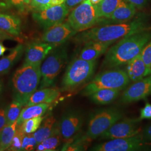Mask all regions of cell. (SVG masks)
Listing matches in <instances>:
<instances>
[{
	"label": "cell",
	"instance_id": "1",
	"mask_svg": "<svg viewBox=\"0 0 151 151\" xmlns=\"http://www.w3.org/2000/svg\"><path fill=\"white\" fill-rule=\"evenodd\" d=\"M149 30L147 18L139 15L129 22L96 26L80 32L75 38L77 43L84 44L89 42H115L122 38Z\"/></svg>",
	"mask_w": 151,
	"mask_h": 151
},
{
	"label": "cell",
	"instance_id": "2",
	"mask_svg": "<svg viewBox=\"0 0 151 151\" xmlns=\"http://www.w3.org/2000/svg\"><path fill=\"white\" fill-rule=\"evenodd\" d=\"M151 40V32L147 30L119 40L106 51L102 63L103 68H114L127 65L139 54Z\"/></svg>",
	"mask_w": 151,
	"mask_h": 151
},
{
	"label": "cell",
	"instance_id": "3",
	"mask_svg": "<svg viewBox=\"0 0 151 151\" xmlns=\"http://www.w3.org/2000/svg\"><path fill=\"white\" fill-rule=\"evenodd\" d=\"M41 64L22 65L12 78L13 100L25 106L29 98L37 91L41 80Z\"/></svg>",
	"mask_w": 151,
	"mask_h": 151
},
{
	"label": "cell",
	"instance_id": "4",
	"mask_svg": "<svg viewBox=\"0 0 151 151\" xmlns=\"http://www.w3.org/2000/svg\"><path fill=\"white\" fill-rule=\"evenodd\" d=\"M97 65L96 60H86L76 57L68 65L63 76L61 90L72 91L90 80Z\"/></svg>",
	"mask_w": 151,
	"mask_h": 151
},
{
	"label": "cell",
	"instance_id": "5",
	"mask_svg": "<svg viewBox=\"0 0 151 151\" xmlns=\"http://www.w3.org/2000/svg\"><path fill=\"white\" fill-rule=\"evenodd\" d=\"M130 81L126 70L117 68H109L97 74L90 81L82 90V95L88 96L101 89L121 91L129 85Z\"/></svg>",
	"mask_w": 151,
	"mask_h": 151
},
{
	"label": "cell",
	"instance_id": "6",
	"mask_svg": "<svg viewBox=\"0 0 151 151\" xmlns=\"http://www.w3.org/2000/svg\"><path fill=\"white\" fill-rule=\"evenodd\" d=\"M123 114L117 108L97 110L89 116L85 137L88 140L95 139L122 118Z\"/></svg>",
	"mask_w": 151,
	"mask_h": 151
},
{
	"label": "cell",
	"instance_id": "7",
	"mask_svg": "<svg viewBox=\"0 0 151 151\" xmlns=\"http://www.w3.org/2000/svg\"><path fill=\"white\" fill-rule=\"evenodd\" d=\"M68 60L66 48L60 46L55 48L41 65V80L40 89L53 85L57 77L62 70Z\"/></svg>",
	"mask_w": 151,
	"mask_h": 151
},
{
	"label": "cell",
	"instance_id": "8",
	"mask_svg": "<svg viewBox=\"0 0 151 151\" xmlns=\"http://www.w3.org/2000/svg\"><path fill=\"white\" fill-rule=\"evenodd\" d=\"M96 6L84 0L69 14L67 22L77 32L97 26L99 21Z\"/></svg>",
	"mask_w": 151,
	"mask_h": 151
},
{
	"label": "cell",
	"instance_id": "9",
	"mask_svg": "<svg viewBox=\"0 0 151 151\" xmlns=\"http://www.w3.org/2000/svg\"><path fill=\"white\" fill-rule=\"evenodd\" d=\"M70 11L64 3L43 10L34 11L32 17L40 26L46 29L64 22Z\"/></svg>",
	"mask_w": 151,
	"mask_h": 151
},
{
	"label": "cell",
	"instance_id": "10",
	"mask_svg": "<svg viewBox=\"0 0 151 151\" xmlns=\"http://www.w3.org/2000/svg\"><path fill=\"white\" fill-rule=\"evenodd\" d=\"M139 118H127L117 122L100 136L101 139H113L133 137L140 133Z\"/></svg>",
	"mask_w": 151,
	"mask_h": 151
},
{
	"label": "cell",
	"instance_id": "11",
	"mask_svg": "<svg viewBox=\"0 0 151 151\" xmlns=\"http://www.w3.org/2000/svg\"><path fill=\"white\" fill-rule=\"evenodd\" d=\"M142 134L124 138H118L97 144L91 148L93 151H132L139 150L145 145Z\"/></svg>",
	"mask_w": 151,
	"mask_h": 151
},
{
	"label": "cell",
	"instance_id": "12",
	"mask_svg": "<svg viewBox=\"0 0 151 151\" xmlns=\"http://www.w3.org/2000/svg\"><path fill=\"white\" fill-rule=\"evenodd\" d=\"M83 124V116L81 111L72 110L65 113L58 123L60 133L65 142L70 140L81 129Z\"/></svg>",
	"mask_w": 151,
	"mask_h": 151
},
{
	"label": "cell",
	"instance_id": "13",
	"mask_svg": "<svg viewBox=\"0 0 151 151\" xmlns=\"http://www.w3.org/2000/svg\"><path fill=\"white\" fill-rule=\"evenodd\" d=\"M77 33L67 22H63L45 29L42 40L57 47L67 42Z\"/></svg>",
	"mask_w": 151,
	"mask_h": 151
},
{
	"label": "cell",
	"instance_id": "14",
	"mask_svg": "<svg viewBox=\"0 0 151 151\" xmlns=\"http://www.w3.org/2000/svg\"><path fill=\"white\" fill-rule=\"evenodd\" d=\"M151 95V75L134 82L123 93L121 101L124 104L134 103Z\"/></svg>",
	"mask_w": 151,
	"mask_h": 151
},
{
	"label": "cell",
	"instance_id": "15",
	"mask_svg": "<svg viewBox=\"0 0 151 151\" xmlns=\"http://www.w3.org/2000/svg\"><path fill=\"white\" fill-rule=\"evenodd\" d=\"M136 7L125 0H122L119 6L110 16L100 19L97 26L120 24L129 22L136 14Z\"/></svg>",
	"mask_w": 151,
	"mask_h": 151
},
{
	"label": "cell",
	"instance_id": "16",
	"mask_svg": "<svg viewBox=\"0 0 151 151\" xmlns=\"http://www.w3.org/2000/svg\"><path fill=\"white\" fill-rule=\"evenodd\" d=\"M57 47L45 42H32L27 45L23 65L42 64L50 53Z\"/></svg>",
	"mask_w": 151,
	"mask_h": 151
},
{
	"label": "cell",
	"instance_id": "17",
	"mask_svg": "<svg viewBox=\"0 0 151 151\" xmlns=\"http://www.w3.org/2000/svg\"><path fill=\"white\" fill-rule=\"evenodd\" d=\"M114 42H89L84 44L78 57L86 60H95L105 53L109 47Z\"/></svg>",
	"mask_w": 151,
	"mask_h": 151
},
{
	"label": "cell",
	"instance_id": "18",
	"mask_svg": "<svg viewBox=\"0 0 151 151\" xmlns=\"http://www.w3.org/2000/svg\"><path fill=\"white\" fill-rule=\"evenodd\" d=\"M60 94L59 90L56 88L46 87L40 89L30 96L25 106H30L42 103L50 104L58 98Z\"/></svg>",
	"mask_w": 151,
	"mask_h": 151
},
{
	"label": "cell",
	"instance_id": "19",
	"mask_svg": "<svg viewBox=\"0 0 151 151\" xmlns=\"http://www.w3.org/2000/svg\"><path fill=\"white\" fill-rule=\"evenodd\" d=\"M126 72L130 81L136 82L148 76L146 65L140 53L127 64Z\"/></svg>",
	"mask_w": 151,
	"mask_h": 151
},
{
	"label": "cell",
	"instance_id": "20",
	"mask_svg": "<svg viewBox=\"0 0 151 151\" xmlns=\"http://www.w3.org/2000/svg\"><path fill=\"white\" fill-rule=\"evenodd\" d=\"M0 29L14 37H19L22 32V21L15 15L0 12Z\"/></svg>",
	"mask_w": 151,
	"mask_h": 151
},
{
	"label": "cell",
	"instance_id": "21",
	"mask_svg": "<svg viewBox=\"0 0 151 151\" xmlns=\"http://www.w3.org/2000/svg\"><path fill=\"white\" fill-rule=\"evenodd\" d=\"M24 49V45L19 44L11 49L10 53L7 55L4 56L0 60V75H4L10 71L21 58Z\"/></svg>",
	"mask_w": 151,
	"mask_h": 151
},
{
	"label": "cell",
	"instance_id": "22",
	"mask_svg": "<svg viewBox=\"0 0 151 151\" xmlns=\"http://www.w3.org/2000/svg\"><path fill=\"white\" fill-rule=\"evenodd\" d=\"M49 104L47 103H42L33 105L30 106H25L21 111L20 114L17 120V126L27 120L38 116H42L49 108Z\"/></svg>",
	"mask_w": 151,
	"mask_h": 151
},
{
	"label": "cell",
	"instance_id": "23",
	"mask_svg": "<svg viewBox=\"0 0 151 151\" xmlns=\"http://www.w3.org/2000/svg\"><path fill=\"white\" fill-rule=\"evenodd\" d=\"M58 124L56 119L52 115L49 116L48 117L44 119L38 129L33 133L37 144L40 143L50 136Z\"/></svg>",
	"mask_w": 151,
	"mask_h": 151
},
{
	"label": "cell",
	"instance_id": "24",
	"mask_svg": "<svg viewBox=\"0 0 151 151\" xmlns=\"http://www.w3.org/2000/svg\"><path fill=\"white\" fill-rule=\"evenodd\" d=\"M120 90L115 89H101L92 93L90 99L97 105H108L113 103L120 94Z\"/></svg>",
	"mask_w": 151,
	"mask_h": 151
},
{
	"label": "cell",
	"instance_id": "25",
	"mask_svg": "<svg viewBox=\"0 0 151 151\" xmlns=\"http://www.w3.org/2000/svg\"><path fill=\"white\" fill-rule=\"evenodd\" d=\"M62 139L58 124L53 133L40 143L38 144L36 150L39 151H55L60 146Z\"/></svg>",
	"mask_w": 151,
	"mask_h": 151
},
{
	"label": "cell",
	"instance_id": "26",
	"mask_svg": "<svg viewBox=\"0 0 151 151\" xmlns=\"http://www.w3.org/2000/svg\"><path fill=\"white\" fill-rule=\"evenodd\" d=\"M17 127V120L11 124H6L1 132L0 135V151L7 150L11 145L12 139Z\"/></svg>",
	"mask_w": 151,
	"mask_h": 151
},
{
	"label": "cell",
	"instance_id": "27",
	"mask_svg": "<svg viewBox=\"0 0 151 151\" xmlns=\"http://www.w3.org/2000/svg\"><path fill=\"white\" fill-rule=\"evenodd\" d=\"M121 1L122 0H102L99 4L96 5L99 19H104L110 16L119 6Z\"/></svg>",
	"mask_w": 151,
	"mask_h": 151
},
{
	"label": "cell",
	"instance_id": "28",
	"mask_svg": "<svg viewBox=\"0 0 151 151\" xmlns=\"http://www.w3.org/2000/svg\"><path fill=\"white\" fill-rule=\"evenodd\" d=\"M23 105L22 103L13 100L6 108V124H11L16 121L22 111Z\"/></svg>",
	"mask_w": 151,
	"mask_h": 151
},
{
	"label": "cell",
	"instance_id": "29",
	"mask_svg": "<svg viewBox=\"0 0 151 151\" xmlns=\"http://www.w3.org/2000/svg\"><path fill=\"white\" fill-rule=\"evenodd\" d=\"M44 119V117L43 116L28 119L19 126L25 134L33 133L38 129Z\"/></svg>",
	"mask_w": 151,
	"mask_h": 151
},
{
	"label": "cell",
	"instance_id": "30",
	"mask_svg": "<svg viewBox=\"0 0 151 151\" xmlns=\"http://www.w3.org/2000/svg\"><path fill=\"white\" fill-rule=\"evenodd\" d=\"M65 0H32L30 8L34 11L43 10L64 4Z\"/></svg>",
	"mask_w": 151,
	"mask_h": 151
},
{
	"label": "cell",
	"instance_id": "31",
	"mask_svg": "<svg viewBox=\"0 0 151 151\" xmlns=\"http://www.w3.org/2000/svg\"><path fill=\"white\" fill-rule=\"evenodd\" d=\"M25 133L19 126H17L15 134L12 139L11 145L8 148L7 151H22V145Z\"/></svg>",
	"mask_w": 151,
	"mask_h": 151
},
{
	"label": "cell",
	"instance_id": "32",
	"mask_svg": "<svg viewBox=\"0 0 151 151\" xmlns=\"http://www.w3.org/2000/svg\"><path fill=\"white\" fill-rule=\"evenodd\" d=\"M142 58L147 68L148 76L151 75V40L146 44L140 52Z\"/></svg>",
	"mask_w": 151,
	"mask_h": 151
},
{
	"label": "cell",
	"instance_id": "33",
	"mask_svg": "<svg viewBox=\"0 0 151 151\" xmlns=\"http://www.w3.org/2000/svg\"><path fill=\"white\" fill-rule=\"evenodd\" d=\"M32 0H3L7 8H14L22 11L30 6Z\"/></svg>",
	"mask_w": 151,
	"mask_h": 151
},
{
	"label": "cell",
	"instance_id": "34",
	"mask_svg": "<svg viewBox=\"0 0 151 151\" xmlns=\"http://www.w3.org/2000/svg\"><path fill=\"white\" fill-rule=\"evenodd\" d=\"M37 145V140L32 133L25 134L23 139L22 151H33Z\"/></svg>",
	"mask_w": 151,
	"mask_h": 151
},
{
	"label": "cell",
	"instance_id": "35",
	"mask_svg": "<svg viewBox=\"0 0 151 151\" xmlns=\"http://www.w3.org/2000/svg\"><path fill=\"white\" fill-rule=\"evenodd\" d=\"M142 120L143 119H151V104L147 103L144 108L140 110V117L139 118Z\"/></svg>",
	"mask_w": 151,
	"mask_h": 151
},
{
	"label": "cell",
	"instance_id": "36",
	"mask_svg": "<svg viewBox=\"0 0 151 151\" xmlns=\"http://www.w3.org/2000/svg\"><path fill=\"white\" fill-rule=\"evenodd\" d=\"M143 140L145 143L151 144V125L147 127L142 133Z\"/></svg>",
	"mask_w": 151,
	"mask_h": 151
},
{
	"label": "cell",
	"instance_id": "37",
	"mask_svg": "<svg viewBox=\"0 0 151 151\" xmlns=\"http://www.w3.org/2000/svg\"><path fill=\"white\" fill-rule=\"evenodd\" d=\"M6 124V108L0 106V131L5 127Z\"/></svg>",
	"mask_w": 151,
	"mask_h": 151
},
{
	"label": "cell",
	"instance_id": "38",
	"mask_svg": "<svg viewBox=\"0 0 151 151\" xmlns=\"http://www.w3.org/2000/svg\"><path fill=\"white\" fill-rule=\"evenodd\" d=\"M130 4L133 5L136 8L141 9L146 5L148 0H125Z\"/></svg>",
	"mask_w": 151,
	"mask_h": 151
},
{
	"label": "cell",
	"instance_id": "39",
	"mask_svg": "<svg viewBox=\"0 0 151 151\" xmlns=\"http://www.w3.org/2000/svg\"><path fill=\"white\" fill-rule=\"evenodd\" d=\"M84 0H65V4L70 9H71L80 4Z\"/></svg>",
	"mask_w": 151,
	"mask_h": 151
},
{
	"label": "cell",
	"instance_id": "40",
	"mask_svg": "<svg viewBox=\"0 0 151 151\" xmlns=\"http://www.w3.org/2000/svg\"><path fill=\"white\" fill-rule=\"evenodd\" d=\"M5 40H16V38L15 37H14L0 29V42Z\"/></svg>",
	"mask_w": 151,
	"mask_h": 151
},
{
	"label": "cell",
	"instance_id": "41",
	"mask_svg": "<svg viewBox=\"0 0 151 151\" xmlns=\"http://www.w3.org/2000/svg\"><path fill=\"white\" fill-rule=\"evenodd\" d=\"M8 49L6 47L3 43L0 42V57L3 56Z\"/></svg>",
	"mask_w": 151,
	"mask_h": 151
},
{
	"label": "cell",
	"instance_id": "42",
	"mask_svg": "<svg viewBox=\"0 0 151 151\" xmlns=\"http://www.w3.org/2000/svg\"><path fill=\"white\" fill-rule=\"evenodd\" d=\"M101 1L102 0H90V1L94 5H96L97 4H99Z\"/></svg>",
	"mask_w": 151,
	"mask_h": 151
},
{
	"label": "cell",
	"instance_id": "43",
	"mask_svg": "<svg viewBox=\"0 0 151 151\" xmlns=\"http://www.w3.org/2000/svg\"><path fill=\"white\" fill-rule=\"evenodd\" d=\"M3 88H4V83H3V81L1 80H0V96L2 92L3 91Z\"/></svg>",
	"mask_w": 151,
	"mask_h": 151
},
{
	"label": "cell",
	"instance_id": "44",
	"mask_svg": "<svg viewBox=\"0 0 151 151\" xmlns=\"http://www.w3.org/2000/svg\"><path fill=\"white\" fill-rule=\"evenodd\" d=\"M6 8H7V7H6L5 4L4 2H0V10H1L2 9H6Z\"/></svg>",
	"mask_w": 151,
	"mask_h": 151
},
{
	"label": "cell",
	"instance_id": "45",
	"mask_svg": "<svg viewBox=\"0 0 151 151\" xmlns=\"http://www.w3.org/2000/svg\"><path fill=\"white\" fill-rule=\"evenodd\" d=\"M1 131H0V135H1Z\"/></svg>",
	"mask_w": 151,
	"mask_h": 151
}]
</instances>
